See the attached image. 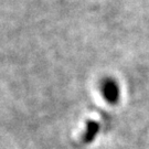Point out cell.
<instances>
[{
	"label": "cell",
	"instance_id": "1",
	"mask_svg": "<svg viewBox=\"0 0 149 149\" xmlns=\"http://www.w3.org/2000/svg\"><path fill=\"white\" fill-rule=\"evenodd\" d=\"M100 93L106 103L111 105H116L120 100L119 83L112 76H106L100 82Z\"/></svg>",
	"mask_w": 149,
	"mask_h": 149
},
{
	"label": "cell",
	"instance_id": "2",
	"mask_svg": "<svg viewBox=\"0 0 149 149\" xmlns=\"http://www.w3.org/2000/svg\"><path fill=\"white\" fill-rule=\"evenodd\" d=\"M100 132V125L97 124L94 120H90L86 124V129L85 133L83 134V141L87 144V143H91L95 139L96 135Z\"/></svg>",
	"mask_w": 149,
	"mask_h": 149
}]
</instances>
